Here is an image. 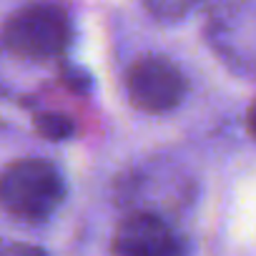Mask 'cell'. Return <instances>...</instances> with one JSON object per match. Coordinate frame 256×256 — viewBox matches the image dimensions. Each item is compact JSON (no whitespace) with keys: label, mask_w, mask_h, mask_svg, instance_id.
<instances>
[{"label":"cell","mask_w":256,"mask_h":256,"mask_svg":"<svg viewBox=\"0 0 256 256\" xmlns=\"http://www.w3.org/2000/svg\"><path fill=\"white\" fill-rule=\"evenodd\" d=\"M0 43L23 60L48 63L70 48L73 23L56 0H33L10 13L0 28Z\"/></svg>","instance_id":"cell-1"},{"label":"cell","mask_w":256,"mask_h":256,"mask_svg":"<svg viewBox=\"0 0 256 256\" xmlns=\"http://www.w3.org/2000/svg\"><path fill=\"white\" fill-rule=\"evenodd\" d=\"M66 198L58 168L43 158H18L0 168V208L23 221L48 218Z\"/></svg>","instance_id":"cell-2"},{"label":"cell","mask_w":256,"mask_h":256,"mask_svg":"<svg viewBox=\"0 0 256 256\" xmlns=\"http://www.w3.org/2000/svg\"><path fill=\"white\" fill-rule=\"evenodd\" d=\"M188 80L166 56H144L126 70V93L144 113H168L186 98Z\"/></svg>","instance_id":"cell-3"},{"label":"cell","mask_w":256,"mask_h":256,"mask_svg":"<svg viewBox=\"0 0 256 256\" xmlns=\"http://www.w3.org/2000/svg\"><path fill=\"white\" fill-rule=\"evenodd\" d=\"M184 246L174 228L151 211H136L126 216L113 236L110 251L120 256H168L178 254Z\"/></svg>","instance_id":"cell-4"},{"label":"cell","mask_w":256,"mask_h":256,"mask_svg":"<svg viewBox=\"0 0 256 256\" xmlns=\"http://www.w3.org/2000/svg\"><path fill=\"white\" fill-rule=\"evenodd\" d=\"M33 128L38 131V136H43L46 141H68L76 136V123L73 118L58 113V110H43L33 116Z\"/></svg>","instance_id":"cell-5"},{"label":"cell","mask_w":256,"mask_h":256,"mask_svg":"<svg viewBox=\"0 0 256 256\" xmlns=\"http://www.w3.org/2000/svg\"><path fill=\"white\" fill-rule=\"evenodd\" d=\"M196 3L198 0H144L146 10L164 23H176L186 18L196 8Z\"/></svg>","instance_id":"cell-6"},{"label":"cell","mask_w":256,"mask_h":256,"mask_svg":"<svg viewBox=\"0 0 256 256\" xmlns=\"http://www.w3.org/2000/svg\"><path fill=\"white\" fill-rule=\"evenodd\" d=\"M60 78H63V86H66L68 90L78 93V96H86V93L93 90V78H90V73H88L86 68L76 66V63H66V66L60 68Z\"/></svg>","instance_id":"cell-7"},{"label":"cell","mask_w":256,"mask_h":256,"mask_svg":"<svg viewBox=\"0 0 256 256\" xmlns=\"http://www.w3.org/2000/svg\"><path fill=\"white\" fill-rule=\"evenodd\" d=\"M0 254H13V256H18V254H46L40 246H30V244H0Z\"/></svg>","instance_id":"cell-8"},{"label":"cell","mask_w":256,"mask_h":256,"mask_svg":"<svg viewBox=\"0 0 256 256\" xmlns=\"http://www.w3.org/2000/svg\"><path fill=\"white\" fill-rule=\"evenodd\" d=\"M246 131H248V136L256 141V100L248 106V110H246Z\"/></svg>","instance_id":"cell-9"}]
</instances>
